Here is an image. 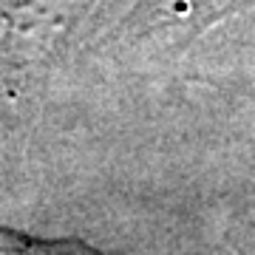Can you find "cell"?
Returning <instances> with one entry per match:
<instances>
[{
    "label": "cell",
    "mask_w": 255,
    "mask_h": 255,
    "mask_svg": "<svg viewBox=\"0 0 255 255\" xmlns=\"http://www.w3.org/2000/svg\"><path fill=\"white\" fill-rule=\"evenodd\" d=\"M247 6H255V0H142L125 23L136 37L156 31H182L184 37H193Z\"/></svg>",
    "instance_id": "6da1fadb"
},
{
    "label": "cell",
    "mask_w": 255,
    "mask_h": 255,
    "mask_svg": "<svg viewBox=\"0 0 255 255\" xmlns=\"http://www.w3.org/2000/svg\"><path fill=\"white\" fill-rule=\"evenodd\" d=\"M0 255H105L80 238H40L0 227Z\"/></svg>",
    "instance_id": "7a4b0ae2"
}]
</instances>
